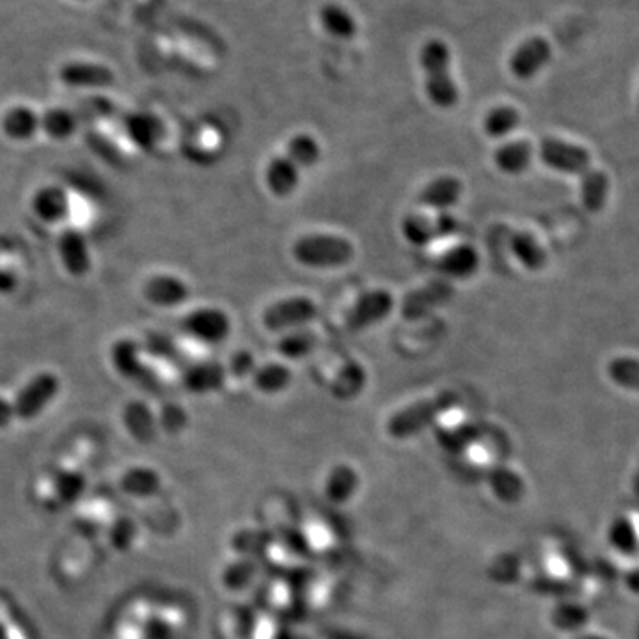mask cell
<instances>
[{"mask_svg":"<svg viewBox=\"0 0 639 639\" xmlns=\"http://www.w3.org/2000/svg\"><path fill=\"white\" fill-rule=\"evenodd\" d=\"M322 157L320 142L311 134L293 135L288 142V150L284 155L270 160L265 171V183L267 189L276 198H288L299 187L302 171L316 166Z\"/></svg>","mask_w":639,"mask_h":639,"instance_id":"obj_1","label":"cell"},{"mask_svg":"<svg viewBox=\"0 0 639 639\" xmlns=\"http://www.w3.org/2000/svg\"><path fill=\"white\" fill-rule=\"evenodd\" d=\"M419 64L425 75L428 100L439 109H453L458 103L457 82L451 77V50L437 38L426 41L419 52Z\"/></svg>","mask_w":639,"mask_h":639,"instance_id":"obj_2","label":"cell"},{"mask_svg":"<svg viewBox=\"0 0 639 639\" xmlns=\"http://www.w3.org/2000/svg\"><path fill=\"white\" fill-rule=\"evenodd\" d=\"M293 260L308 269H338L355 258V249L348 238L331 233H308L295 240Z\"/></svg>","mask_w":639,"mask_h":639,"instance_id":"obj_3","label":"cell"},{"mask_svg":"<svg viewBox=\"0 0 639 639\" xmlns=\"http://www.w3.org/2000/svg\"><path fill=\"white\" fill-rule=\"evenodd\" d=\"M457 402V395L446 391V393H441L434 398L412 403L407 409L396 412L395 416L391 418L389 432L395 437L416 434L419 430H423L428 423H432L437 416H441L442 412L451 409Z\"/></svg>","mask_w":639,"mask_h":639,"instance_id":"obj_4","label":"cell"},{"mask_svg":"<svg viewBox=\"0 0 639 639\" xmlns=\"http://www.w3.org/2000/svg\"><path fill=\"white\" fill-rule=\"evenodd\" d=\"M59 391H61V380L54 373L41 371L38 375H34L13 398L16 419L29 421V419L38 418L41 412L56 400Z\"/></svg>","mask_w":639,"mask_h":639,"instance_id":"obj_5","label":"cell"},{"mask_svg":"<svg viewBox=\"0 0 639 639\" xmlns=\"http://www.w3.org/2000/svg\"><path fill=\"white\" fill-rule=\"evenodd\" d=\"M318 308L306 295L288 297L270 304L261 315V322L267 331H295L315 320Z\"/></svg>","mask_w":639,"mask_h":639,"instance_id":"obj_6","label":"cell"},{"mask_svg":"<svg viewBox=\"0 0 639 639\" xmlns=\"http://www.w3.org/2000/svg\"><path fill=\"white\" fill-rule=\"evenodd\" d=\"M395 309V297L386 288H373L368 292L361 293L355 299L354 306L348 309L345 316V327L350 332H361L370 329Z\"/></svg>","mask_w":639,"mask_h":639,"instance_id":"obj_7","label":"cell"},{"mask_svg":"<svg viewBox=\"0 0 639 639\" xmlns=\"http://www.w3.org/2000/svg\"><path fill=\"white\" fill-rule=\"evenodd\" d=\"M182 329L194 340L219 345L231 334V320L226 311L205 306L190 311L182 320Z\"/></svg>","mask_w":639,"mask_h":639,"instance_id":"obj_8","label":"cell"},{"mask_svg":"<svg viewBox=\"0 0 639 639\" xmlns=\"http://www.w3.org/2000/svg\"><path fill=\"white\" fill-rule=\"evenodd\" d=\"M57 77L70 89H84V91H100L107 89L116 82V75L107 64L95 63V61H82L73 59L64 63Z\"/></svg>","mask_w":639,"mask_h":639,"instance_id":"obj_9","label":"cell"},{"mask_svg":"<svg viewBox=\"0 0 639 639\" xmlns=\"http://www.w3.org/2000/svg\"><path fill=\"white\" fill-rule=\"evenodd\" d=\"M457 231V219L446 212L439 213L434 219L423 213H409L402 221L403 238L418 247H426L437 238L450 237Z\"/></svg>","mask_w":639,"mask_h":639,"instance_id":"obj_10","label":"cell"},{"mask_svg":"<svg viewBox=\"0 0 639 639\" xmlns=\"http://www.w3.org/2000/svg\"><path fill=\"white\" fill-rule=\"evenodd\" d=\"M57 253L68 276L82 279L93 269L91 247L79 229H64L57 240Z\"/></svg>","mask_w":639,"mask_h":639,"instance_id":"obj_11","label":"cell"},{"mask_svg":"<svg viewBox=\"0 0 639 639\" xmlns=\"http://www.w3.org/2000/svg\"><path fill=\"white\" fill-rule=\"evenodd\" d=\"M540 158L556 171L583 176L590 169V153L570 142L547 137L540 144Z\"/></svg>","mask_w":639,"mask_h":639,"instance_id":"obj_12","label":"cell"},{"mask_svg":"<svg viewBox=\"0 0 639 639\" xmlns=\"http://www.w3.org/2000/svg\"><path fill=\"white\" fill-rule=\"evenodd\" d=\"M553 48L549 41L535 36L521 43L510 57V71L517 79H533L551 61Z\"/></svg>","mask_w":639,"mask_h":639,"instance_id":"obj_13","label":"cell"},{"mask_svg":"<svg viewBox=\"0 0 639 639\" xmlns=\"http://www.w3.org/2000/svg\"><path fill=\"white\" fill-rule=\"evenodd\" d=\"M31 208L41 222L50 226L63 224L71 215L70 194L59 185H45L34 192Z\"/></svg>","mask_w":639,"mask_h":639,"instance_id":"obj_14","label":"cell"},{"mask_svg":"<svg viewBox=\"0 0 639 639\" xmlns=\"http://www.w3.org/2000/svg\"><path fill=\"white\" fill-rule=\"evenodd\" d=\"M144 299L157 308H178L190 297L189 284L173 274H157L142 286Z\"/></svg>","mask_w":639,"mask_h":639,"instance_id":"obj_15","label":"cell"},{"mask_svg":"<svg viewBox=\"0 0 639 639\" xmlns=\"http://www.w3.org/2000/svg\"><path fill=\"white\" fill-rule=\"evenodd\" d=\"M0 130L9 141H31L41 132V114L25 103H18L2 114Z\"/></svg>","mask_w":639,"mask_h":639,"instance_id":"obj_16","label":"cell"},{"mask_svg":"<svg viewBox=\"0 0 639 639\" xmlns=\"http://www.w3.org/2000/svg\"><path fill=\"white\" fill-rule=\"evenodd\" d=\"M453 295V288L448 281H432L416 292L409 293L403 300L402 313L407 320H419L428 315L432 309L448 302Z\"/></svg>","mask_w":639,"mask_h":639,"instance_id":"obj_17","label":"cell"},{"mask_svg":"<svg viewBox=\"0 0 639 639\" xmlns=\"http://www.w3.org/2000/svg\"><path fill=\"white\" fill-rule=\"evenodd\" d=\"M111 363L127 380L142 382L141 386H150L153 382L150 371L142 364L141 348L134 340L116 341L111 348Z\"/></svg>","mask_w":639,"mask_h":639,"instance_id":"obj_18","label":"cell"},{"mask_svg":"<svg viewBox=\"0 0 639 639\" xmlns=\"http://www.w3.org/2000/svg\"><path fill=\"white\" fill-rule=\"evenodd\" d=\"M464 192L462 182L450 176V174H442L437 176L432 182L426 183L423 190L419 192V205L425 208H432L437 212H446L451 206L457 205Z\"/></svg>","mask_w":639,"mask_h":639,"instance_id":"obj_19","label":"cell"},{"mask_svg":"<svg viewBox=\"0 0 639 639\" xmlns=\"http://www.w3.org/2000/svg\"><path fill=\"white\" fill-rule=\"evenodd\" d=\"M480 267V254L473 245L460 244L451 247L439 260V270L451 279H469Z\"/></svg>","mask_w":639,"mask_h":639,"instance_id":"obj_20","label":"cell"},{"mask_svg":"<svg viewBox=\"0 0 639 639\" xmlns=\"http://www.w3.org/2000/svg\"><path fill=\"white\" fill-rule=\"evenodd\" d=\"M125 130L130 141L141 150L150 151L162 137V123L150 112H134L125 119Z\"/></svg>","mask_w":639,"mask_h":639,"instance_id":"obj_21","label":"cell"},{"mask_svg":"<svg viewBox=\"0 0 639 639\" xmlns=\"http://www.w3.org/2000/svg\"><path fill=\"white\" fill-rule=\"evenodd\" d=\"M79 128V114L68 107H50L41 114V132L52 141H68Z\"/></svg>","mask_w":639,"mask_h":639,"instance_id":"obj_22","label":"cell"},{"mask_svg":"<svg viewBox=\"0 0 639 639\" xmlns=\"http://www.w3.org/2000/svg\"><path fill=\"white\" fill-rule=\"evenodd\" d=\"M318 20L327 34L336 40H352L357 34V22L345 6L336 2H327L318 11Z\"/></svg>","mask_w":639,"mask_h":639,"instance_id":"obj_23","label":"cell"},{"mask_svg":"<svg viewBox=\"0 0 639 639\" xmlns=\"http://www.w3.org/2000/svg\"><path fill=\"white\" fill-rule=\"evenodd\" d=\"M226 379V370L221 363L205 361L189 366L183 373V384L189 387L192 393H208L221 389Z\"/></svg>","mask_w":639,"mask_h":639,"instance_id":"obj_24","label":"cell"},{"mask_svg":"<svg viewBox=\"0 0 639 639\" xmlns=\"http://www.w3.org/2000/svg\"><path fill=\"white\" fill-rule=\"evenodd\" d=\"M533 148L528 141L506 142L494 151L496 166L506 174H521L531 164Z\"/></svg>","mask_w":639,"mask_h":639,"instance_id":"obj_25","label":"cell"},{"mask_svg":"<svg viewBox=\"0 0 639 639\" xmlns=\"http://www.w3.org/2000/svg\"><path fill=\"white\" fill-rule=\"evenodd\" d=\"M609 192L608 174L600 169H588L581 176V201L590 212H599L606 205Z\"/></svg>","mask_w":639,"mask_h":639,"instance_id":"obj_26","label":"cell"},{"mask_svg":"<svg viewBox=\"0 0 639 639\" xmlns=\"http://www.w3.org/2000/svg\"><path fill=\"white\" fill-rule=\"evenodd\" d=\"M364 386H366V371L357 361L348 359L341 364L340 371L332 384V393L338 396V400H352L363 391Z\"/></svg>","mask_w":639,"mask_h":639,"instance_id":"obj_27","label":"cell"},{"mask_svg":"<svg viewBox=\"0 0 639 639\" xmlns=\"http://www.w3.org/2000/svg\"><path fill=\"white\" fill-rule=\"evenodd\" d=\"M510 247L515 258L529 270H540L547 263L544 247L528 231H517L510 238Z\"/></svg>","mask_w":639,"mask_h":639,"instance_id":"obj_28","label":"cell"},{"mask_svg":"<svg viewBox=\"0 0 639 639\" xmlns=\"http://www.w3.org/2000/svg\"><path fill=\"white\" fill-rule=\"evenodd\" d=\"M292 370L281 363L261 364L253 373L254 386L260 389L261 393L274 395L281 393L292 382Z\"/></svg>","mask_w":639,"mask_h":639,"instance_id":"obj_29","label":"cell"},{"mask_svg":"<svg viewBox=\"0 0 639 639\" xmlns=\"http://www.w3.org/2000/svg\"><path fill=\"white\" fill-rule=\"evenodd\" d=\"M316 340L318 338H316L315 332L308 331V329H295L281 338V341L277 343V350L286 359L297 361V359L308 357L315 350Z\"/></svg>","mask_w":639,"mask_h":639,"instance_id":"obj_30","label":"cell"},{"mask_svg":"<svg viewBox=\"0 0 639 639\" xmlns=\"http://www.w3.org/2000/svg\"><path fill=\"white\" fill-rule=\"evenodd\" d=\"M519 121H521V116H519L517 109H513L510 105H499V107H494L485 116L483 128H485V132L490 137L499 139V137L512 134L513 130L519 125Z\"/></svg>","mask_w":639,"mask_h":639,"instance_id":"obj_31","label":"cell"},{"mask_svg":"<svg viewBox=\"0 0 639 639\" xmlns=\"http://www.w3.org/2000/svg\"><path fill=\"white\" fill-rule=\"evenodd\" d=\"M608 375L618 386L639 393V359L616 357L608 364Z\"/></svg>","mask_w":639,"mask_h":639,"instance_id":"obj_32","label":"cell"},{"mask_svg":"<svg viewBox=\"0 0 639 639\" xmlns=\"http://www.w3.org/2000/svg\"><path fill=\"white\" fill-rule=\"evenodd\" d=\"M256 368H258V364L249 350H238L229 361V371L235 377H247V375L254 373Z\"/></svg>","mask_w":639,"mask_h":639,"instance_id":"obj_33","label":"cell"},{"mask_svg":"<svg viewBox=\"0 0 639 639\" xmlns=\"http://www.w3.org/2000/svg\"><path fill=\"white\" fill-rule=\"evenodd\" d=\"M16 419L15 407L13 400H6L4 396H0V428H6Z\"/></svg>","mask_w":639,"mask_h":639,"instance_id":"obj_34","label":"cell"},{"mask_svg":"<svg viewBox=\"0 0 639 639\" xmlns=\"http://www.w3.org/2000/svg\"><path fill=\"white\" fill-rule=\"evenodd\" d=\"M568 565L567 561L563 560L561 556H553L551 561L547 563V570L553 574L554 577H565L568 574Z\"/></svg>","mask_w":639,"mask_h":639,"instance_id":"obj_35","label":"cell"},{"mask_svg":"<svg viewBox=\"0 0 639 639\" xmlns=\"http://www.w3.org/2000/svg\"><path fill=\"white\" fill-rule=\"evenodd\" d=\"M16 283L15 279L8 272H0V293L13 292Z\"/></svg>","mask_w":639,"mask_h":639,"instance_id":"obj_36","label":"cell"},{"mask_svg":"<svg viewBox=\"0 0 639 639\" xmlns=\"http://www.w3.org/2000/svg\"><path fill=\"white\" fill-rule=\"evenodd\" d=\"M632 531L636 533V538L639 540V515L632 517Z\"/></svg>","mask_w":639,"mask_h":639,"instance_id":"obj_37","label":"cell"},{"mask_svg":"<svg viewBox=\"0 0 639 639\" xmlns=\"http://www.w3.org/2000/svg\"><path fill=\"white\" fill-rule=\"evenodd\" d=\"M77 2H89V0H77Z\"/></svg>","mask_w":639,"mask_h":639,"instance_id":"obj_38","label":"cell"}]
</instances>
